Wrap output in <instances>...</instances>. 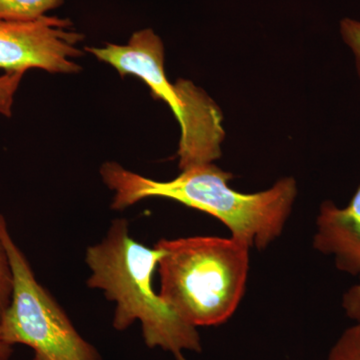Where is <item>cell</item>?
Segmentation results:
<instances>
[{
  "instance_id": "6da1fadb",
  "label": "cell",
  "mask_w": 360,
  "mask_h": 360,
  "mask_svg": "<svg viewBox=\"0 0 360 360\" xmlns=\"http://www.w3.org/2000/svg\"><path fill=\"white\" fill-rule=\"evenodd\" d=\"M101 175L115 193L111 210L122 212L148 198H167L212 215L229 229L231 238L259 250L283 233L297 196L293 177L260 193H239L229 186L233 175L213 163L184 170L168 181L142 176L115 161L104 162Z\"/></svg>"
},
{
  "instance_id": "7a4b0ae2",
  "label": "cell",
  "mask_w": 360,
  "mask_h": 360,
  "mask_svg": "<svg viewBox=\"0 0 360 360\" xmlns=\"http://www.w3.org/2000/svg\"><path fill=\"white\" fill-rule=\"evenodd\" d=\"M160 257L158 246L148 248L130 236L127 219L113 220L103 240L85 251L90 270L86 284L115 303V330H127L139 321L146 347L187 360L186 352H201L202 343L198 328L180 319L153 288Z\"/></svg>"
},
{
  "instance_id": "3957f363",
  "label": "cell",
  "mask_w": 360,
  "mask_h": 360,
  "mask_svg": "<svg viewBox=\"0 0 360 360\" xmlns=\"http://www.w3.org/2000/svg\"><path fill=\"white\" fill-rule=\"evenodd\" d=\"M160 295L194 328L224 323L245 295L250 248L236 239H160Z\"/></svg>"
},
{
  "instance_id": "277c9868",
  "label": "cell",
  "mask_w": 360,
  "mask_h": 360,
  "mask_svg": "<svg viewBox=\"0 0 360 360\" xmlns=\"http://www.w3.org/2000/svg\"><path fill=\"white\" fill-rule=\"evenodd\" d=\"M85 51L115 68L122 77H139L151 96L172 108L181 129L177 151L181 172L219 160L225 137L221 110L191 80L169 82L165 71V46L153 30L134 32L125 45L108 44L85 47Z\"/></svg>"
},
{
  "instance_id": "5b68a950",
  "label": "cell",
  "mask_w": 360,
  "mask_h": 360,
  "mask_svg": "<svg viewBox=\"0 0 360 360\" xmlns=\"http://www.w3.org/2000/svg\"><path fill=\"white\" fill-rule=\"evenodd\" d=\"M0 238L13 274L11 304L0 317L4 340L11 347L32 348V360H103L97 348L78 333L56 298L39 283L2 214Z\"/></svg>"
},
{
  "instance_id": "8992f818",
  "label": "cell",
  "mask_w": 360,
  "mask_h": 360,
  "mask_svg": "<svg viewBox=\"0 0 360 360\" xmlns=\"http://www.w3.org/2000/svg\"><path fill=\"white\" fill-rule=\"evenodd\" d=\"M68 18L42 15L30 20H0V70L22 72L39 68L51 73H77L72 58L84 52L77 44L84 39L71 30Z\"/></svg>"
},
{
  "instance_id": "52a82bcc",
  "label": "cell",
  "mask_w": 360,
  "mask_h": 360,
  "mask_svg": "<svg viewBox=\"0 0 360 360\" xmlns=\"http://www.w3.org/2000/svg\"><path fill=\"white\" fill-rule=\"evenodd\" d=\"M314 248L333 257L340 271L360 277V186L345 207L331 200L322 202Z\"/></svg>"
},
{
  "instance_id": "ba28073f",
  "label": "cell",
  "mask_w": 360,
  "mask_h": 360,
  "mask_svg": "<svg viewBox=\"0 0 360 360\" xmlns=\"http://www.w3.org/2000/svg\"><path fill=\"white\" fill-rule=\"evenodd\" d=\"M65 0H0V20H30L63 6Z\"/></svg>"
},
{
  "instance_id": "9c48e42d",
  "label": "cell",
  "mask_w": 360,
  "mask_h": 360,
  "mask_svg": "<svg viewBox=\"0 0 360 360\" xmlns=\"http://www.w3.org/2000/svg\"><path fill=\"white\" fill-rule=\"evenodd\" d=\"M328 360H360V322H355L340 335Z\"/></svg>"
},
{
  "instance_id": "30bf717a",
  "label": "cell",
  "mask_w": 360,
  "mask_h": 360,
  "mask_svg": "<svg viewBox=\"0 0 360 360\" xmlns=\"http://www.w3.org/2000/svg\"><path fill=\"white\" fill-rule=\"evenodd\" d=\"M13 292V269L6 246L0 238V317L11 304Z\"/></svg>"
},
{
  "instance_id": "8fae6325",
  "label": "cell",
  "mask_w": 360,
  "mask_h": 360,
  "mask_svg": "<svg viewBox=\"0 0 360 360\" xmlns=\"http://www.w3.org/2000/svg\"><path fill=\"white\" fill-rule=\"evenodd\" d=\"M25 73L7 72L0 77V115L11 117L13 115L14 96Z\"/></svg>"
},
{
  "instance_id": "7c38bea8",
  "label": "cell",
  "mask_w": 360,
  "mask_h": 360,
  "mask_svg": "<svg viewBox=\"0 0 360 360\" xmlns=\"http://www.w3.org/2000/svg\"><path fill=\"white\" fill-rule=\"evenodd\" d=\"M341 39L354 53L355 65L360 78V21L343 18L340 23Z\"/></svg>"
},
{
  "instance_id": "4fadbf2b",
  "label": "cell",
  "mask_w": 360,
  "mask_h": 360,
  "mask_svg": "<svg viewBox=\"0 0 360 360\" xmlns=\"http://www.w3.org/2000/svg\"><path fill=\"white\" fill-rule=\"evenodd\" d=\"M342 307L348 317L355 322H360V277L359 283L343 295Z\"/></svg>"
},
{
  "instance_id": "5bb4252c",
  "label": "cell",
  "mask_w": 360,
  "mask_h": 360,
  "mask_svg": "<svg viewBox=\"0 0 360 360\" xmlns=\"http://www.w3.org/2000/svg\"><path fill=\"white\" fill-rule=\"evenodd\" d=\"M13 354V347L6 342L0 331V360H9Z\"/></svg>"
}]
</instances>
